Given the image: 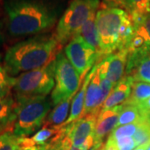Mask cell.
Instances as JSON below:
<instances>
[{
    "mask_svg": "<svg viewBox=\"0 0 150 150\" xmlns=\"http://www.w3.org/2000/svg\"><path fill=\"white\" fill-rule=\"evenodd\" d=\"M6 28L12 37L47 32L58 21L62 6L55 0H4Z\"/></svg>",
    "mask_w": 150,
    "mask_h": 150,
    "instance_id": "obj_1",
    "label": "cell"
},
{
    "mask_svg": "<svg viewBox=\"0 0 150 150\" xmlns=\"http://www.w3.org/2000/svg\"><path fill=\"white\" fill-rule=\"evenodd\" d=\"M60 46L54 34L35 35L6 51L4 68L11 76L43 68L55 60Z\"/></svg>",
    "mask_w": 150,
    "mask_h": 150,
    "instance_id": "obj_2",
    "label": "cell"
},
{
    "mask_svg": "<svg viewBox=\"0 0 150 150\" xmlns=\"http://www.w3.org/2000/svg\"><path fill=\"white\" fill-rule=\"evenodd\" d=\"M16 118L13 134L18 138H28L44 123L53 106L47 97L16 100Z\"/></svg>",
    "mask_w": 150,
    "mask_h": 150,
    "instance_id": "obj_3",
    "label": "cell"
},
{
    "mask_svg": "<svg viewBox=\"0 0 150 150\" xmlns=\"http://www.w3.org/2000/svg\"><path fill=\"white\" fill-rule=\"evenodd\" d=\"M130 18L122 8H104L96 13V24L101 48V58L118 51V38L123 23Z\"/></svg>",
    "mask_w": 150,
    "mask_h": 150,
    "instance_id": "obj_4",
    "label": "cell"
},
{
    "mask_svg": "<svg viewBox=\"0 0 150 150\" xmlns=\"http://www.w3.org/2000/svg\"><path fill=\"white\" fill-rule=\"evenodd\" d=\"M55 86L54 60L38 69L23 73L15 78L13 91L15 99L47 97Z\"/></svg>",
    "mask_w": 150,
    "mask_h": 150,
    "instance_id": "obj_5",
    "label": "cell"
},
{
    "mask_svg": "<svg viewBox=\"0 0 150 150\" xmlns=\"http://www.w3.org/2000/svg\"><path fill=\"white\" fill-rule=\"evenodd\" d=\"M100 0H72L59 18L55 38L60 45L71 40L92 14L95 13Z\"/></svg>",
    "mask_w": 150,
    "mask_h": 150,
    "instance_id": "obj_6",
    "label": "cell"
},
{
    "mask_svg": "<svg viewBox=\"0 0 150 150\" xmlns=\"http://www.w3.org/2000/svg\"><path fill=\"white\" fill-rule=\"evenodd\" d=\"M55 86L51 94L53 106L74 97L80 86V75L63 52H59L54 60Z\"/></svg>",
    "mask_w": 150,
    "mask_h": 150,
    "instance_id": "obj_7",
    "label": "cell"
},
{
    "mask_svg": "<svg viewBox=\"0 0 150 150\" xmlns=\"http://www.w3.org/2000/svg\"><path fill=\"white\" fill-rule=\"evenodd\" d=\"M64 54L81 77L88 72L98 60L96 51L79 36H74L66 45Z\"/></svg>",
    "mask_w": 150,
    "mask_h": 150,
    "instance_id": "obj_8",
    "label": "cell"
},
{
    "mask_svg": "<svg viewBox=\"0 0 150 150\" xmlns=\"http://www.w3.org/2000/svg\"><path fill=\"white\" fill-rule=\"evenodd\" d=\"M123 108V104L118 105L107 110H102L98 114L93 134L94 144L92 150L100 149L104 138L116 129Z\"/></svg>",
    "mask_w": 150,
    "mask_h": 150,
    "instance_id": "obj_9",
    "label": "cell"
},
{
    "mask_svg": "<svg viewBox=\"0 0 150 150\" xmlns=\"http://www.w3.org/2000/svg\"><path fill=\"white\" fill-rule=\"evenodd\" d=\"M128 56L126 49L119 50L108 56L98 64L99 74L116 85L122 79L124 70L127 68Z\"/></svg>",
    "mask_w": 150,
    "mask_h": 150,
    "instance_id": "obj_10",
    "label": "cell"
},
{
    "mask_svg": "<svg viewBox=\"0 0 150 150\" xmlns=\"http://www.w3.org/2000/svg\"><path fill=\"white\" fill-rule=\"evenodd\" d=\"M105 100L106 98L103 96V90L100 86V74L98 72V64H97L96 71L92 77L87 88L85 104L81 118L85 117L87 115L98 116Z\"/></svg>",
    "mask_w": 150,
    "mask_h": 150,
    "instance_id": "obj_11",
    "label": "cell"
},
{
    "mask_svg": "<svg viewBox=\"0 0 150 150\" xmlns=\"http://www.w3.org/2000/svg\"><path fill=\"white\" fill-rule=\"evenodd\" d=\"M97 117L96 115H87L68 125L67 134L72 141L73 147L79 148L93 136Z\"/></svg>",
    "mask_w": 150,
    "mask_h": 150,
    "instance_id": "obj_12",
    "label": "cell"
},
{
    "mask_svg": "<svg viewBox=\"0 0 150 150\" xmlns=\"http://www.w3.org/2000/svg\"><path fill=\"white\" fill-rule=\"evenodd\" d=\"M135 81L132 76H125L115 85V88L110 93L107 99L103 105L102 110H107L109 108L120 105V103H124L128 100L131 93L133 84Z\"/></svg>",
    "mask_w": 150,
    "mask_h": 150,
    "instance_id": "obj_13",
    "label": "cell"
},
{
    "mask_svg": "<svg viewBox=\"0 0 150 150\" xmlns=\"http://www.w3.org/2000/svg\"><path fill=\"white\" fill-rule=\"evenodd\" d=\"M16 99L12 94L0 98V134L13 130L16 118Z\"/></svg>",
    "mask_w": 150,
    "mask_h": 150,
    "instance_id": "obj_14",
    "label": "cell"
},
{
    "mask_svg": "<svg viewBox=\"0 0 150 150\" xmlns=\"http://www.w3.org/2000/svg\"><path fill=\"white\" fill-rule=\"evenodd\" d=\"M97 65H95L92 70L88 73V75L86 76L84 82L83 83L82 88L79 91L76 93V95L74 97L72 104H71V109H70V113L69 118L67 119V121L65 122L64 126H67L70 123L75 122L76 120L79 119L82 117V114L83 112V108H84V104H85V97H86V92L88 86L89 84V82L91 80L92 77L93 76L95 71H96Z\"/></svg>",
    "mask_w": 150,
    "mask_h": 150,
    "instance_id": "obj_15",
    "label": "cell"
},
{
    "mask_svg": "<svg viewBox=\"0 0 150 150\" xmlns=\"http://www.w3.org/2000/svg\"><path fill=\"white\" fill-rule=\"evenodd\" d=\"M77 36L81 37L88 45L96 51L98 60L101 59V48L98 40V28L96 24V15L92 14L90 18L84 23V24L76 33ZM75 35V36H76Z\"/></svg>",
    "mask_w": 150,
    "mask_h": 150,
    "instance_id": "obj_16",
    "label": "cell"
},
{
    "mask_svg": "<svg viewBox=\"0 0 150 150\" xmlns=\"http://www.w3.org/2000/svg\"><path fill=\"white\" fill-rule=\"evenodd\" d=\"M74 97L69 98L64 101L59 103L55 106L54 109L48 113V118L45 119L43 127L44 128H56L60 129L64 125L68 114L71 109V104Z\"/></svg>",
    "mask_w": 150,
    "mask_h": 150,
    "instance_id": "obj_17",
    "label": "cell"
},
{
    "mask_svg": "<svg viewBox=\"0 0 150 150\" xmlns=\"http://www.w3.org/2000/svg\"><path fill=\"white\" fill-rule=\"evenodd\" d=\"M128 11L134 26L138 25L150 15V0H129Z\"/></svg>",
    "mask_w": 150,
    "mask_h": 150,
    "instance_id": "obj_18",
    "label": "cell"
},
{
    "mask_svg": "<svg viewBox=\"0 0 150 150\" xmlns=\"http://www.w3.org/2000/svg\"><path fill=\"white\" fill-rule=\"evenodd\" d=\"M123 110L120 113L116 128L126 125V124H129V123H136L139 121L142 118H144V116H148V115H144L141 112V110L138 108L137 105L126 104V103H123Z\"/></svg>",
    "mask_w": 150,
    "mask_h": 150,
    "instance_id": "obj_19",
    "label": "cell"
},
{
    "mask_svg": "<svg viewBox=\"0 0 150 150\" xmlns=\"http://www.w3.org/2000/svg\"><path fill=\"white\" fill-rule=\"evenodd\" d=\"M149 98H150V83L144 82H134L131 95L124 103L137 105Z\"/></svg>",
    "mask_w": 150,
    "mask_h": 150,
    "instance_id": "obj_20",
    "label": "cell"
},
{
    "mask_svg": "<svg viewBox=\"0 0 150 150\" xmlns=\"http://www.w3.org/2000/svg\"><path fill=\"white\" fill-rule=\"evenodd\" d=\"M130 76L133 77L135 82H144L150 83V55L140 61Z\"/></svg>",
    "mask_w": 150,
    "mask_h": 150,
    "instance_id": "obj_21",
    "label": "cell"
},
{
    "mask_svg": "<svg viewBox=\"0 0 150 150\" xmlns=\"http://www.w3.org/2000/svg\"><path fill=\"white\" fill-rule=\"evenodd\" d=\"M136 147L148 143L150 140V118L144 116L139 121V125L133 136Z\"/></svg>",
    "mask_w": 150,
    "mask_h": 150,
    "instance_id": "obj_22",
    "label": "cell"
},
{
    "mask_svg": "<svg viewBox=\"0 0 150 150\" xmlns=\"http://www.w3.org/2000/svg\"><path fill=\"white\" fill-rule=\"evenodd\" d=\"M15 78L12 77L4 66L0 65V98L10 94L11 89L14 85Z\"/></svg>",
    "mask_w": 150,
    "mask_h": 150,
    "instance_id": "obj_23",
    "label": "cell"
},
{
    "mask_svg": "<svg viewBox=\"0 0 150 150\" xmlns=\"http://www.w3.org/2000/svg\"><path fill=\"white\" fill-rule=\"evenodd\" d=\"M20 140L12 132L3 133L0 134V150H19Z\"/></svg>",
    "mask_w": 150,
    "mask_h": 150,
    "instance_id": "obj_24",
    "label": "cell"
},
{
    "mask_svg": "<svg viewBox=\"0 0 150 150\" xmlns=\"http://www.w3.org/2000/svg\"><path fill=\"white\" fill-rule=\"evenodd\" d=\"M139 121L116 128L109 135V137L113 139H117L122 138V137H133L139 128Z\"/></svg>",
    "mask_w": 150,
    "mask_h": 150,
    "instance_id": "obj_25",
    "label": "cell"
},
{
    "mask_svg": "<svg viewBox=\"0 0 150 150\" xmlns=\"http://www.w3.org/2000/svg\"><path fill=\"white\" fill-rule=\"evenodd\" d=\"M135 33L139 35L144 41L145 45L150 52V15L139 24L134 26Z\"/></svg>",
    "mask_w": 150,
    "mask_h": 150,
    "instance_id": "obj_26",
    "label": "cell"
},
{
    "mask_svg": "<svg viewBox=\"0 0 150 150\" xmlns=\"http://www.w3.org/2000/svg\"><path fill=\"white\" fill-rule=\"evenodd\" d=\"M114 140L117 144L118 150H133L134 148H136V144L133 137H122Z\"/></svg>",
    "mask_w": 150,
    "mask_h": 150,
    "instance_id": "obj_27",
    "label": "cell"
},
{
    "mask_svg": "<svg viewBox=\"0 0 150 150\" xmlns=\"http://www.w3.org/2000/svg\"><path fill=\"white\" fill-rule=\"evenodd\" d=\"M103 3L107 5V8H121L122 9L129 8V0H103Z\"/></svg>",
    "mask_w": 150,
    "mask_h": 150,
    "instance_id": "obj_28",
    "label": "cell"
},
{
    "mask_svg": "<svg viewBox=\"0 0 150 150\" xmlns=\"http://www.w3.org/2000/svg\"><path fill=\"white\" fill-rule=\"evenodd\" d=\"M137 106L144 115H148L150 112V98L143 102L138 103Z\"/></svg>",
    "mask_w": 150,
    "mask_h": 150,
    "instance_id": "obj_29",
    "label": "cell"
},
{
    "mask_svg": "<svg viewBox=\"0 0 150 150\" xmlns=\"http://www.w3.org/2000/svg\"><path fill=\"white\" fill-rule=\"evenodd\" d=\"M103 150H118V148L115 140L108 137L107 142H106V144L103 147Z\"/></svg>",
    "mask_w": 150,
    "mask_h": 150,
    "instance_id": "obj_30",
    "label": "cell"
},
{
    "mask_svg": "<svg viewBox=\"0 0 150 150\" xmlns=\"http://www.w3.org/2000/svg\"><path fill=\"white\" fill-rule=\"evenodd\" d=\"M49 148V144L45 145H39V146H33L28 148H24L19 150H48Z\"/></svg>",
    "mask_w": 150,
    "mask_h": 150,
    "instance_id": "obj_31",
    "label": "cell"
},
{
    "mask_svg": "<svg viewBox=\"0 0 150 150\" xmlns=\"http://www.w3.org/2000/svg\"><path fill=\"white\" fill-rule=\"evenodd\" d=\"M148 145H149V142L146 143V144L140 145L139 147H137V148L134 150H147V149H148Z\"/></svg>",
    "mask_w": 150,
    "mask_h": 150,
    "instance_id": "obj_32",
    "label": "cell"
},
{
    "mask_svg": "<svg viewBox=\"0 0 150 150\" xmlns=\"http://www.w3.org/2000/svg\"><path fill=\"white\" fill-rule=\"evenodd\" d=\"M2 28H3V23H0V45L2 44L3 41H4V37H3Z\"/></svg>",
    "mask_w": 150,
    "mask_h": 150,
    "instance_id": "obj_33",
    "label": "cell"
},
{
    "mask_svg": "<svg viewBox=\"0 0 150 150\" xmlns=\"http://www.w3.org/2000/svg\"><path fill=\"white\" fill-rule=\"evenodd\" d=\"M70 150H88L84 149V148H83V147H79V148H75V147H72L71 148V149Z\"/></svg>",
    "mask_w": 150,
    "mask_h": 150,
    "instance_id": "obj_34",
    "label": "cell"
},
{
    "mask_svg": "<svg viewBox=\"0 0 150 150\" xmlns=\"http://www.w3.org/2000/svg\"><path fill=\"white\" fill-rule=\"evenodd\" d=\"M147 150H150V140L149 141V145H148V149Z\"/></svg>",
    "mask_w": 150,
    "mask_h": 150,
    "instance_id": "obj_35",
    "label": "cell"
},
{
    "mask_svg": "<svg viewBox=\"0 0 150 150\" xmlns=\"http://www.w3.org/2000/svg\"><path fill=\"white\" fill-rule=\"evenodd\" d=\"M148 116H149V118H150V112H149V114H148Z\"/></svg>",
    "mask_w": 150,
    "mask_h": 150,
    "instance_id": "obj_36",
    "label": "cell"
},
{
    "mask_svg": "<svg viewBox=\"0 0 150 150\" xmlns=\"http://www.w3.org/2000/svg\"><path fill=\"white\" fill-rule=\"evenodd\" d=\"M99 150H103V149H100Z\"/></svg>",
    "mask_w": 150,
    "mask_h": 150,
    "instance_id": "obj_37",
    "label": "cell"
},
{
    "mask_svg": "<svg viewBox=\"0 0 150 150\" xmlns=\"http://www.w3.org/2000/svg\"><path fill=\"white\" fill-rule=\"evenodd\" d=\"M0 60H1V55H0Z\"/></svg>",
    "mask_w": 150,
    "mask_h": 150,
    "instance_id": "obj_38",
    "label": "cell"
},
{
    "mask_svg": "<svg viewBox=\"0 0 150 150\" xmlns=\"http://www.w3.org/2000/svg\"><path fill=\"white\" fill-rule=\"evenodd\" d=\"M98 150H99V149H98Z\"/></svg>",
    "mask_w": 150,
    "mask_h": 150,
    "instance_id": "obj_39",
    "label": "cell"
}]
</instances>
